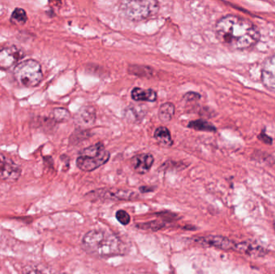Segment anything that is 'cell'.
<instances>
[{"instance_id": "cell-17", "label": "cell", "mask_w": 275, "mask_h": 274, "mask_svg": "<svg viewBox=\"0 0 275 274\" xmlns=\"http://www.w3.org/2000/svg\"><path fill=\"white\" fill-rule=\"evenodd\" d=\"M79 119L83 121L86 125L94 124L96 119V112L94 107L86 106L79 112Z\"/></svg>"}, {"instance_id": "cell-19", "label": "cell", "mask_w": 275, "mask_h": 274, "mask_svg": "<svg viewBox=\"0 0 275 274\" xmlns=\"http://www.w3.org/2000/svg\"><path fill=\"white\" fill-rule=\"evenodd\" d=\"M128 72L130 74L137 76H152L153 69L148 66L130 65Z\"/></svg>"}, {"instance_id": "cell-1", "label": "cell", "mask_w": 275, "mask_h": 274, "mask_svg": "<svg viewBox=\"0 0 275 274\" xmlns=\"http://www.w3.org/2000/svg\"><path fill=\"white\" fill-rule=\"evenodd\" d=\"M216 38L231 50H246L259 41L260 33L256 26L244 18L228 15L221 18L215 26Z\"/></svg>"}, {"instance_id": "cell-25", "label": "cell", "mask_w": 275, "mask_h": 274, "mask_svg": "<svg viewBox=\"0 0 275 274\" xmlns=\"http://www.w3.org/2000/svg\"><path fill=\"white\" fill-rule=\"evenodd\" d=\"M273 227H274V230H275V221H274V223H273Z\"/></svg>"}, {"instance_id": "cell-4", "label": "cell", "mask_w": 275, "mask_h": 274, "mask_svg": "<svg viewBox=\"0 0 275 274\" xmlns=\"http://www.w3.org/2000/svg\"><path fill=\"white\" fill-rule=\"evenodd\" d=\"M121 12L132 21H143L154 17L159 12L157 1H122L119 3Z\"/></svg>"}, {"instance_id": "cell-5", "label": "cell", "mask_w": 275, "mask_h": 274, "mask_svg": "<svg viewBox=\"0 0 275 274\" xmlns=\"http://www.w3.org/2000/svg\"><path fill=\"white\" fill-rule=\"evenodd\" d=\"M13 76L18 84L23 87L33 88L43 80L42 67L36 60L22 61L15 67Z\"/></svg>"}, {"instance_id": "cell-14", "label": "cell", "mask_w": 275, "mask_h": 274, "mask_svg": "<svg viewBox=\"0 0 275 274\" xmlns=\"http://www.w3.org/2000/svg\"><path fill=\"white\" fill-rule=\"evenodd\" d=\"M154 138L161 147L169 148L173 145L170 130L166 126H159L154 133Z\"/></svg>"}, {"instance_id": "cell-3", "label": "cell", "mask_w": 275, "mask_h": 274, "mask_svg": "<svg viewBox=\"0 0 275 274\" xmlns=\"http://www.w3.org/2000/svg\"><path fill=\"white\" fill-rule=\"evenodd\" d=\"M111 153L103 143H98L83 149L76 158V166L83 172H93L109 161Z\"/></svg>"}, {"instance_id": "cell-13", "label": "cell", "mask_w": 275, "mask_h": 274, "mask_svg": "<svg viewBox=\"0 0 275 274\" xmlns=\"http://www.w3.org/2000/svg\"><path fill=\"white\" fill-rule=\"evenodd\" d=\"M132 99L135 101H147V102H155L157 101L158 95L156 91L151 89L144 90L142 88L135 87L132 90Z\"/></svg>"}, {"instance_id": "cell-15", "label": "cell", "mask_w": 275, "mask_h": 274, "mask_svg": "<svg viewBox=\"0 0 275 274\" xmlns=\"http://www.w3.org/2000/svg\"><path fill=\"white\" fill-rule=\"evenodd\" d=\"M176 113V107L172 102H166L161 105L158 111L159 120L164 123H168L172 120Z\"/></svg>"}, {"instance_id": "cell-24", "label": "cell", "mask_w": 275, "mask_h": 274, "mask_svg": "<svg viewBox=\"0 0 275 274\" xmlns=\"http://www.w3.org/2000/svg\"><path fill=\"white\" fill-rule=\"evenodd\" d=\"M26 274H46L44 272H41V271L37 270V269H30L28 271ZM52 274H66V273H52Z\"/></svg>"}, {"instance_id": "cell-2", "label": "cell", "mask_w": 275, "mask_h": 274, "mask_svg": "<svg viewBox=\"0 0 275 274\" xmlns=\"http://www.w3.org/2000/svg\"><path fill=\"white\" fill-rule=\"evenodd\" d=\"M82 246L86 252L99 257L121 255L125 250L118 236L101 229L87 232L83 237Z\"/></svg>"}, {"instance_id": "cell-7", "label": "cell", "mask_w": 275, "mask_h": 274, "mask_svg": "<svg viewBox=\"0 0 275 274\" xmlns=\"http://www.w3.org/2000/svg\"><path fill=\"white\" fill-rule=\"evenodd\" d=\"M25 57L24 51L17 46L11 45L0 49V69L8 70L18 65Z\"/></svg>"}, {"instance_id": "cell-12", "label": "cell", "mask_w": 275, "mask_h": 274, "mask_svg": "<svg viewBox=\"0 0 275 274\" xmlns=\"http://www.w3.org/2000/svg\"><path fill=\"white\" fill-rule=\"evenodd\" d=\"M235 251L244 253L251 257H261L265 255V250L258 244L251 242H241L236 244Z\"/></svg>"}, {"instance_id": "cell-9", "label": "cell", "mask_w": 275, "mask_h": 274, "mask_svg": "<svg viewBox=\"0 0 275 274\" xmlns=\"http://www.w3.org/2000/svg\"><path fill=\"white\" fill-rule=\"evenodd\" d=\"M262 81L266 89L275 93V54L266 58L262 64Z\"/></svg>"}, {"instance_id": "cell-20", "label": "cell", "mask_w": 275, "mask_h": 274, "mask_svg": "<svg viewBox=\"0 0 275 274\" xmlns=\"http://www.w3.org/2000/svg\"><path fill=\"white\" fill-rule=\"evenodd\" d=\"M52 116V119L56 122H64L69 120L70 114L66 108H57L54 109Z\"/></svg>"}, {"instance_id": "cell-11", "label": "cell", "mask_w": 275, "mask_h": 274, "mask_svg": "<svg viewBox=\"0 0 275 274\" xmlns=\"http://www.w3.org/2000/svg\"><path fill=\"white\" fill-rule=\"evenodd\" d=\"M155 162V158L151 154H140L130 159L132 169L136 173L144 175L149 172Z\"/></svg>"}, {"instance_id": "cell-8", "label": "cell", "mask_w": 275, "mask_h": 274, "mask_svg": "<svg viewBox=\"0 0 275 274\" xmlns=\"http://www.w3.org/2000/svg\"><path fill=\"white\" fill-rule=\"evenodd\" d=\"M22 170L13 160L0 154V179L8 183H14L21 175Z\"/></svg>"}, {"instance_id": "cell-16", "label": "cell", "mask_w": 275, "mask_h": 274, "mask_svg": "<svg viewBox=\"0 0 275 274\" xmlns=\"http://www.w3.org/2000/svg\"><path fill=\"white\" fill-rule=\"evenodd\" d=\"M187 127L198 131L215 132L216 130V128L212 123L203 119L191 121L187 125Z\"/></svg>"}, {"instance_id": "cell-21", "label": "cell", "mask_w": 275, "mask_h": 274, "mask_svg": "<svg viewBox=\"0 0 275 274\" xmlns=\"http://www.w3.org/2000/svg\"><path fill=\"white\" fill-rule=\"evenodd\" d=\"M116 219L122 225H126L130 223V216L126 211H123V210H119L116 212Z\"/></svg>"}, {"instance_id": "cell-22", "label": "cell", "mask_w": 275, "mask_h": 274, "mask_svg": "<svg viewBox=\"0 0 275 274\" xmlns=\"http://www.w3.org/2000/svg\"><path fill=\"white\" fill-rule=\"evenodd\" d=\"M201 96L195 93V92H188L185 95L183 96V101L186 102H191V101H197L201 99Z\"/></svg>"}, {"instance_id": "cell-6", "label": "cell", "mask_w": 275, "mask_h": 274, "mask_svg": "<svg viewBox=\"0 0 275 274\" xmlns=\"http://www.w3.org/2000/svg\"><path fill=\"white\" fill-rule=\"evenodd\" d=\"M91 198L105 200H134L138 195L134 191L122 189L104 188L91 191L87 194Z\"/></svg>"}, {"instance_id": "cell-10", "label": "cell", "mask_w": 275, "mask_h": 274, "mask_svg": "<svg viewBox=\"0 0 275 274\" xmlns=\"http://www.w3.org/2000/svg\"><path fill=\"white\" fill-rule=\"evenodd\" d=\"M197 242L204 245L216 248L222 250H235L236 243L222 236H206L197 238Z\"/></svg>"}, {"instance_id": "cell-23", "label": "cell", "mask_w": 275, "mask_h": 274, "mask_svg": "<svg viewBox=\"0 0 275 274\" xmlns=\"http://www.w3.org/2000/svg\"><path fill=\"white\" fill-rule=\"evenodd\" d=\"M258 139L260 140H262L263 143H266V144H271L272 143L271 138H269V136L266 135L265 132L262 131L261 134H260L259 137H258Z\"/></svg>"}, {"instance_id": "cell-18", "label": "cell", "mask_w": 275, "mask_h": 274, "mask_svg": "<svg viewBox=\"0 0 275 274\" xmlns=\"http://www.w3.org/2000/svg\"><path fill=\"white\" fill-rule=\"evenodd\" d=\"M27 12L23 8H16L11 15V22L15 25H23L27 23Z\"/></svg>"}]
</instances>
